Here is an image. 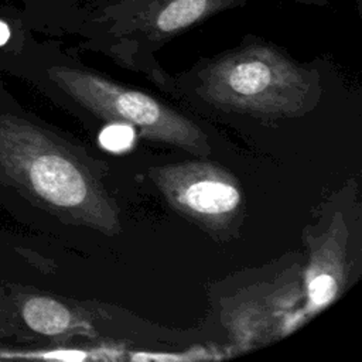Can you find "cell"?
<instances>
[{
	"label": "cell",
	"instance_id": "52a82bcc",
	"mask_svg": "<svg viewBox=\"0 0 362 362\" xmlns=\"http://www.w3.org/2000/svg\"><path fill=\"white\" fill-rule=\"evenodd\" d=\"M21 315L30 329L44 337H95V331L86 318L66 304L48 296L28 297L23 304Z\"/></svg>",
	"mask_w": 362,
	"mask_h": 362
},
{
	"label": "cell",
	"instance_id": "5b68a950",
	"mask_svg": "<svg viewBox=\"0 0 362 362\" xmlns=\"http://www.w3.org/2000/svg\"><path fill=\"white\" fill-rule=\"evenodd\" d=\"M167 202L199 226L219 233L238 222L243 195L238 180L211 161H184L151 168Z\"/></svg>",
	"mask_w": 362,
	"mask_h": 362
},
{
	"label": "cell",
	"instance_id": "8fae6325",
	"mask_svg": "<svg viewBox=\"0 0 362 362\" xmlns=\"http://www.w3.org/2000/svg\"><path fill=\"white\" fill-rule=\"evenodd\" d=\"M8 38H10V28L4 21L0 20V47L4 45Z\"/></svg>",
	"mask_w": 362,
	"mask_h": 362
},
{
	"label": "cell",
	"instance_id": "8992f818",
	"mask_svg": "<svg viewBox=\"0 0 362 362\" xmlns=\"http://www.w3.org/2000/svg\"><path fill=\"white\" fill-rule=\"evenodd\" d=\"M342 221L332 225L324 243L314 250L307 276L308 305L313 311L329 304L339 291L342 283Z\"/></svg>",
	"mask_w": 362,
	"mask_h": 362
},
{
	"label": "cell",
	"instance_id": "3957f363",
	"mask_svg": "<svg viewBox=\"0 0 362 362\" xmlns=\"http://www.w3.org/2000/svg\"><path fill=\"white\" fill-rule=\"evenodd\" d=\"M249 0H100L75 28L82 47L165 85L167 74L154 54L177 35Z\"/></svg>",
	"mask_w": 362,
	"mask_h": 362
},
{
	"label": "cell",
	"instance_id": "277c9868",
	"mask_svg": "<svg viewBox=\"0 0 362 362\" xmlns=\"http://www.w3.org/2000/svg\"><path fill=\"white\" fill-rule=\"evenodd\" d=\"M45 72L64 93L103 120L127 124L148 140L197 156L209 153L206 134L192 120L146 92L74 64H54Z\"/></svg>",
	"mask_w": 362,
	"mask_h": 362
},
{
	"label": "cell",
	"instance_id": "7a4b0ae2",
	"mask_svg": "<svg viewBox=\"0 0 362 362\" xmlns=\"http://www.w3.org/2000/svg\"><path fill=\"white\" fill-rule=\"evenodd\" d=\"M209 103L257 117L303 115L320 95L318 64L296 61L277 44L247 34L239 45L201 59L187 75Z\"/></svg>",
	"mask_w": 362,
	"mask_h": 362
},
{
	"label": "cell",
	"instance_id": "6da1fadb",
	"mask_svg": "<svg viewBox=\"0 0 362 362\" xmlns=\"http://www.w3.org/2000/svg\"><path fill=\"white\" fill-rule=\"evenodd\" d=\"M0 178L64 222L105 235L122 229L102 175L74 146L27 119L0 115Z\"/></svg>",
	"mask_w": 362,
	"mask_h": 362
},
{
	"label": "cell",
	"instance_id": "7c38bea8",
	"mask_svg": "<svg viewBox=\"0 0 362 362\" xmlns=\"http://www.w3.org/2000/svg\"><path fill=\"white\" fill-rule=\"evenodd\" d=\"M354 1H355L356 11L359 13V16H362V0H354Z\"/></svg>",
	"mask_w": 362,
	"mask_h": 362
},
{
	"label": "cell",
	"instance_id": "30bf717a",
	"mask_svg": "<svg viewBox=\"0 0 362 362\" xmlns=\"http://www.w3.org/2000/svg\"><path fill=\"white\" fill-rule=\"evenodd\" d=\"M301 6H313V7H328L329 0H291Z\"/></svg>",
	"mask_w": 362,
	"mask_h": 362
},
{
	"label": "cell",
	"instance_id": "ba28073f",
	"mask_svg": "<svg viewBox=\"0 0 362 362\" xmlns=\"http://www.w3.org/2000/svg\"><path fill=\"white\" fill-rule=\"evenodd\" d=\"M33 18L57 31L74 33L85 13L100 0H24Z\"/></svg>",
	"mask_w": 362,
	"mask_h": 362
},
{
	"label": "cell",
	"instance_id": "9c48e42d",
	"mask_svg": "<svg viewBox=\"0 0 362 362\" xmlns=\"http://www.w3.org/2000/svg\"><path fill=\"white\" fill-rule=\"evenodd\" d=\"M103 146L113 151H120L127 148L133 141V130L127 124L115 123L109 126L100 137Z\"/></svg>",
	"mask_w": 362,
	"mask_h": 362
}]
</instances>
